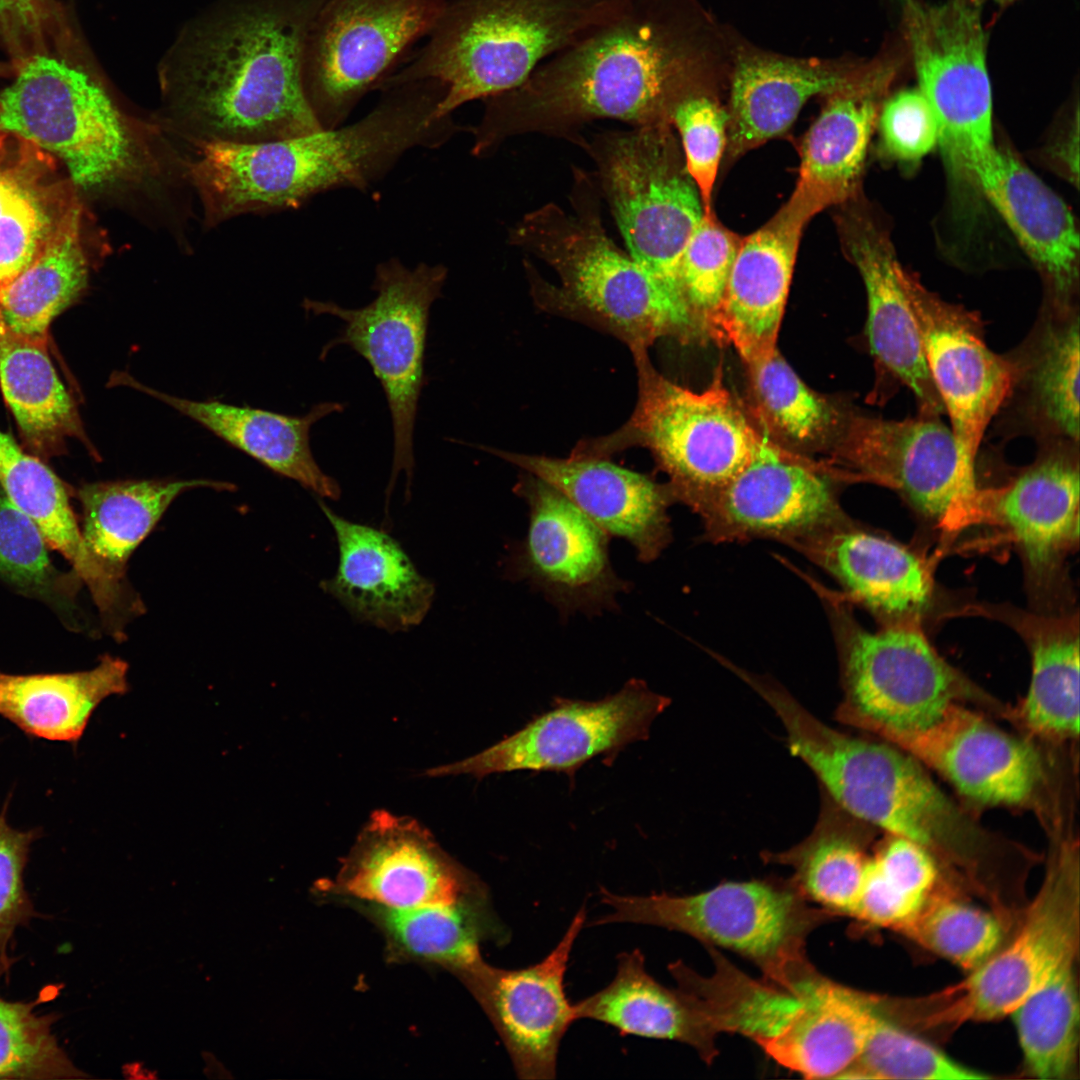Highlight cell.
<instances>
[{
  "mask_svg": "<svg viewBox=\"0 0 1080 1080\" xmlns=\"http://www.w3.org/2000/svg\"><path fill=\"white\" fill-rule=\"evenodd\" d=\"M872 862L885 886L918 909L931 896L939 876L937 860L931 853L890 834Z\"/></svg>",
  "mask_w": 1080,
  "mask_h": 1080,
  "instance_id": "cell-57",
  "label": "cell"
},
{
  "mask_svg": "<svg viewBox=\"0 0 1080 1080\" xmlns=\"http://www.w3.org/2000/svg\"><path fill=\"white\" fill-rule=\"evenodd\" d=\"M878 1014L874 995L817 973L805 984L803 1003L787 1025L757 1044L806 1078H839L863 1051Z\"/></svg>",
  "mask_w": 1080,
  "mask_h": 1080,
  "instance_id": "cell-34",
  "label": "cell"
},
{
  "mask_svg": "<svg viewBox=\"0 0 1080 1080\" xmlns=\"http://www.w3.org/2000/svg\"><path fill=\"white\" fill-rule=\"evenodd\" d=\"M875 735L905 751L980 806L1033 811L1045 830L1072 804L1066 771L1056 751L1011 735L964 704L949 705L939 720L915 731L882 730Z\"/></svg>",
  "mask_w": 1080,
  "mask_h": 1080,
  "instance_id": "cell-14",
  "label": "cell"
},
{
  "mask_svg": "<svg viewBox=\"0 0 1080 1080\" xmlns=\"http://www.w3.org/2000/svg\"><path fill=\"white\" fill-rule=\"evenodd\" d=\"M877 123L882 150L894 160L919 161L938 144L935 114L919 89H905L884 101Z\"/></svg>",
  "mask_w": 1080,
  "mask_h": 1080,
  "instance_id": "cell-55",
  "label": "cell"
},
{
  "mask_svg": "<svg viewBox=\"0 0 1080 1080\" xmlns=\"http://www.w3.org/2000/svg\"><path fill=\"white\" fill-rule=\"evenodd\" d=\"M1034 461L997 488L981 489L983 518L1012 536L1035 585H1047L1079 539V443H1038Z\"/></svg>",
  "mask_w": 1080,
  "mask_h": 1080,
  "instance_id": "cell-23",
  "label": "cell"
},
{
  "mask_svg": "<svg viewBox=\"0 0 1080 1080\" xmlns=\"http://www.w3.org/2000/svg\"><path fill=\"white\" fill-rule=\"evenodd\" d=\"M897 63H869L852 85L829 95L801 147L799 178L781 208L802 225L823 209L852 198L859 185L870 137Z\"/></svg>",
  "mask_w": 1080,
  "mask_h": 1080,
  "instance_id": "cell-26",
  "label": "cell"
},
{
  "mask_svg": "<svg viewBox=\"0 0 1080 1080\" xmlns=\"http://www.w3.org/2000/svg\"><path fill=\"white\" fill-rule=\"evenodd\" d=\"M0 814V963L7 969L10 960L7 947L16 928L34 915L33 905L25 890L23 873L31 843L38 837L35 831H19L10 827Z\"/></svg>",
  "mask_w": 1080,
  "mask_h": 1080,
  "instance_id": "cell-56",
  "label": "cell"
},
{
  "mask_svg": "<svg viewBox=\"0 0 1080 1080\" xmlns=\"http://www.w3.org/2000/svg\"><path fill=\"white\" fill-rule=\"evenodd\" d=\"M319 506L337 541L336 573L320 587L355 619L390 633L419 625L429 612L435 586L421 575L400 543L381 529Z\"/></svg>",
  "mask_w": 1080,
  "mask_h": 1080,
  "instance_id": "cell-28",
  "label": "cell"
},
{
  "mask_svg": "<svg viewBox=\"0 0 1080 1080\" xmlns=\"http://www.w3.org/2000/svg\"><path fill=\"white\" fill-rule=\"evenodd\" d=\"M232 490L228 482L194 480H118L86 484L79 490L85 546L107 578L133 590L127 563L170 504L194 488Z\"/></svg>",
  "mask_w": 1080,
  "mask_h": 1080,
  "instance_id": "cell-39",
  "label": "cell"
},
{
  "mask_svg": "<svg viewBox=\"0 0 1080 1080\" xmlns=\"http://www.w3.org/2000/svg\"><path fill=\"white\" fill-rule=\"evenodd\" d=\"M686 0H625L621 13L541 63L519 86L484 99L472 153L544 133L583 147L577 130L602 118L634 127L671 123L694 92L702 61Z\"/></svg>",
  "mask_w": 1080,
  "mask_h": 1080,
  "instance_id": "cell-2",
  "label": "cell"
},
{
  "mask_svg": "<svg viewBox=\"0 0 1080 1080\" xmlns=\"http://www.w3.org/2000/svg\"><path fill=\"white\" fill-rule=\"evenodd\" d=\"M803 228L780 209L741 239L709 331L731 344L746 364L777 349Z\"/></svg>",
  "mask_w": 1080,
  "mask_h": 1080,
  "instance_id": "cell-31",
  "label": "cell"
},
{
  "mask_svg": "<svg viewBox=\"0 0 1080 1080\" xmlns=\"http://www.w3.org/2000/svg\"><path fill=\"white\" fill-rule=\"evenodd\" d=\"M334 887L388 909L449 904L487 890L416 819L382 809L361 829Z\"/></svg>",
  "mask_w": 1080,
  "mask_h": 1080,
  "instance_id": "cell-22",
  "label": "cell"
},
{
  "mask_svg": "<svg viewBox=\"0 0 1080 1080\" xmlns=\"http://www.w3.org/2000/svg\"><path fill=\"white\" fill-rule=\"evenodd\" d=\"M1073 827L1048 834L1043 882L1016 935L960 982L919 1000L899 1003L919 1028L953 1027L1010 1015L1079 947V848Z\"/></svg>",
  "mask_w": 1080,
  "mask_h": 1080,
  "instance_id": "cell-10",
  "label": "cell"
},
{
  "mask_svg": "<svg viewBox=\"0 0 1080 1080\" xmlns=\"http://www.w3.org/2000/svg\"><path fill=\"white\" fill-rule=\"evenodd\" d=\"M671 125L604 132L583 148L596 164L629 255L684 298L680 258L704 208Z\"/></svg>",
  "mask_w": 1080,
  "mask_h": 1080,
  "instance_id": "cell-13",
  "label": "cell"
},
{
  "mask_svg": "<svg viewBox=\"0 0 1080 1080\" xmlns=\"http://www.w3.org/2000/svg\"><path fill=\"white\" fill-rule=\"evenodd\" d=\"M847 255L864 282L866 337L880 370L907 387L920 414H945L926 362L920 331L898 278L899 262L887 230L863 213L843 223Z\"/></svg>",
  "mask_w": 1080,
  "mask_h": 1080,
  "instance_id": "cell-29",
  "label": "cell"
},
{
  "mask_svg": "<svg viewBox=\"0 0 1080 1080\" xmlns=\"http://www.w3.org/2000/svg\"><path fill=\"white\" fill-rule=\"evenodd\" d=\"M668 698L631 679L613 695L597 701L555 698L552 708L517 732L463 760L428 769V777L529 771L565 772L573 776L584 763L616 755L646 739L653 720L669 705Z\"/></svg>",
  "mask_w": 1080,
  "mask_h": 1080,
  "instance_id": "cell-18",
  "label": "cell"
},
{
  "mask_svg": "<svg viewBox=\"0 0 1080 1080\" xmlns=\"http://www.w3.org/2000/svg\"><path fill=\"white\" fill-rule=\"evenodd\" d=\"M1072 959L1050 977L1010 1014L1024 1064L1040 1079L1071 1078L1077 1063L1079 999Z\"/></svg>",
  "mask_w": 1080,
  "mask_h": 1080,
  "instance_id": "cell-45",
  "label": "cell"
},
{
  "mask_svg": "<svg viewBox=\"0 0 1080 1080\" xmlns=\"http://www.w3.org/2000/svg\"><path fill=\"white\" fill-rule=\"evenodd\" d=\"M987 1077L904 1030L879 1010L863 1051L839 1078L970 1080Z\"/></svg>",
  "mask_w": 1080,
  "mask_h": 1080,
  "instance_id": "cell-47",
  "label": "cell"
},
{
  "mask_svg": "<svg viewBox=\"0 0 1080 1080\" xmlns=\"http://www.w3.org/2000/svg\"><path fill=\"white\" fill-rule=\"evenodd\" d=\"M1000 1H1010V0H1000Z\"/></svg>",
  "mask_w": 1080,
  "mask_h": 1080,
  "instance_id": "cell-60",
  "label": "cell"
},
{
  "mask_svg": "<svg viewBox=\"0 0 1080 1080\" xmlns=\"http://www.w3.org/2000/svg\"><path fill=\"white\" fill-rule=\"evenodd\" d=\"M357 122L310 135L236 145L226 176L236 202L250 213L295 209L337 188L366 190L415 147L439 148L469 128L438 108L446 86L421 79L385 88Z\"/></svg>",
  "mask_w": 1080,
  "mask_h": 1080,
  "instance_id": "cell-4",
  "label": "cell"
},
{
  "mask_svg": "<svg viewBox=\"0 0 1080 1080\" xmlns=\"http://www.w3.org/2000/svg\"><path fill=\"white\" fill-rule=\"evenodd\" d=\"M0 45L15 70L40 55L71 61L94 57L60 0H0Z\"/></svg>",
  "mask_w": 1080,
  "mask_h": 1080,
  "instance_id": "cell-49",
  "label": "cell"
},
{
  "mask_svg": "<svg viewBox=\"0 0 1080 1080\" xmlns=\"http://www.w3.org/2000/svg\"><path fill=\"white\" fill-rule=\"evenodd\" d=\"M899 3L919 90L938 123L953 203L977 202L999 156L980 5L977 0Z\"/></svg>",
  "mask_w": 1080,
  "mask_h": 1080,
  "instance_id": "cell-9",
  "label": "cell"
},
{
  "mask_svg": "<svg viewBox=\"0 0 1080 1080\" xmlns=\"http://www.w3.org/2000/svg\"><path fill=\"white\" fill-rule=\"evenodd\" d=\"M111 384L126 386L167 404L273 472L298 482L319 497L340 498L337 480L326 474L314 458L310 429L320 419L342 412L345 409L342 403L320 402L304 415L291 416L220 401L173 396L151 388L123 371L111 376Z\"/></svg>",
  "mask_w": 1080,
  "mask_h": 1080,
  "instance_id": "cell-32",
  "label": "cell"
},
{
  "mask_svg": "<svg viewBox=\"0 0 1080 1080\" xmlns=\"http://www.w3.org/2000/svg\"><path fill=\"white\" fill-rule=\"evenodd\" d=\"M53 168L43 150L0 132V290L37 257L77 200Z\"/></svg>",
  "mask_w": 1080,
  "mask_h": 1080,
  "instance_id": "cell-36",
  "label": "cell"
},
{
  "mask_svg": "<svg viewBox=\"0 0 1080 1080\" xmlns=\"http://www.w3.org/2000/svg\"><path fill=\"white\" fill-rule=\"evenodd\" d=\"M0 132L56 155L74 184L117 195L143 219L173 220L175 196L190 189L188 155L153 113L120 99L95 57L40 55L17 67L0 91Z\"/></svg>",
  "mask_w": 1080,
  "mask_h": 1080,
  "instance_id": "cell-3",
  "label": "cell"
},
{
  "mask_svg": "<svg viewBox=\"0 0 1080 1080\" xmlns=\"http://www.w3.org/2000/svg\"><path fill=\"white\" fill-rule=\"evenodd\" d=\"M485 449L557 489L610 537L630 543L639 561L655 560L670 542L667 508L674 496L670 487L649 476L604 457L572 453L553 458Z\"/></svg>",
  "mask_w": 1080,
  "mask_h": 1080,
  "instance_id": "cell-25",
  "label": "cell"
},
{
  "mask_svg": "<svg viewBox=\"0 0 1080 1080\" xmlns=\"http://www.w3.org/2000/svg\"><path fill=\"white\" fill-rule=\"evenodd\" d=\"M34 1005L0 996V1079L81 1077L52 1032L55 1017L37 1014Z\"/></svg>",
  "mask_w": 1080,
  "mask_h": 1080,
  "instance_id": "cell-50",
  "label": "cell"
},
{
  "mask_svg": "<svg viewBox=\"0 0 1080 1080\" xmlns=\"http://www.w3.org/2000/svg\"><path fill=\"white\" fill-rule=\"evenodd\" d=\"M81 229L77 199L37 257L0 290V318L15 334L48 346L51 322L86 287Z\"/></svg>",
  "mask_w": 1080,
  "mask_h": 1080,
  "instance_id": "cell-41",
  "label": "cell"
},
{
  "mask_svg": "<svg viewBox=\"0 0 1080 1080\" xmlns=\"http://www.w3.org/2000/svg\"><path fill=\"white\" fill-rule=\"evenodd\" d=\"M591 178L574 169L573 213L548 203L511 230V244L553 268L560 284L543 280L525 263L531 291L544 308L589 320L631 351L695 327L685 299L648 273L607 235Z\"/></svg>",
  "mask_w": 1080,
  "mask_h": 1080,
  "instance_id": "cell-5",
  "label": "cell"
},
{
  "mask_svg": "<svg viewBox=\"0 0 1080 1080\" xmlns=\"http://www.w3.org/2000/svg\"><path fill=\"white\" fill-rule=\"evenodd\" d=\"M747 366L761 407L788 438L813 441L834 422L826 401L806 386L778 349Z\"/></svg>",
  "mask_w": 1080,
  "mask_h": 1080,
  "instance_id": "cell-52",
  "label": "cell"
},
{
  "mask_svg": "<svg viewBox=\"0 0 1080 1080\" xmlns=\"http://www.w3.org/2000/svg\"><path fill=\"white\" fill-rule=\"evenodd\" d=\"M1078 116L1056 131L1043 150L1049 167L1073 184L1078 183Z\"/></svg>",
  "mask_w": 1080,
  "mask_h": 1080,
  "instance_id": "cell-58",
  "label": "cell"
},
{
  "mask_svg": "<svg viewBox=\"0 0 1080 1080\" xmlns=\"http://www.w3.org/2000/svg\"><path fill=\"white\" fill-rule=\"evenodd\" d=\"M900 931L965 970H973L998 948L1002 930L989 912L951 897H930Z\"/></svg>",
  "mask_w": 1080,
  "mask_h": 1080,
  "instance_id": "cell-48",
  "label": "cell"
},
{
  "mask_svg": "<svg viewBox=\"0 0 1080 1080\" xmlns=\"http://www.w3.org/2000/svg\"><path fill=\"white\" fill-rule=\"evenodd\" d=\"M15 72V67L10 61H0V77L14 76Z\"/></svg>",
  "mask_w": 1080,
  "mask_h": 1080,
  "instance_id": "cell-59",
  "label": "cell"
},
{
  "mask_svg": "<svg viewBox=\"0 0 1080 1080\" xmlns=\"http://www.w3.org/2000/svg\"><path fill=\"white\" fill-rule=\"evenodd\" d=\"M325 0H217L158 65L156 120L190 149L322 131L303 89L307 33Z\"/></svg>",
  "mask_w": 1080,
  "mask_h": 1080,
  "instance_id": "cell-1",
  "label": "cell"
},
{
  "mask_svg": "<svg viewBox=\"0 0 1080 1080\" xmlns=\"http://www.w3.org/2000/svg\"><path fill=\"white\" fill-rule=\"evenodd\" d=\"M1079 308L1041 305L1032 329L1003 354L1010 384L996 417L1006 436L1079 443Z\"/></svg>",
  "mask_w": 1080,
  "mask_h": 1080,
  "instance_id": "cell-24",
  "label": "cell"
},
{
  "mask_svg": "<svg viewBox=\"0 0 1080 1080\" xmlns=\"http://www.w3.org/2000/svg\"><path fill=\"white\" fill-rule=\"evenodd\" d=\"M515 491L528 505L527 534L510 559L512 577L528 581L564 614L616 610L630 583L615 573L610 536L573 502L525 473Z\"/></svg>",
  "mask_w": 1080,
  "mask_h": 1080,
  "instance_id": "cell-19",
  "label": "cell"
},
{
  "mask_svg": "<svg viewBox=\"0 0 1080 1080\" xmlns=\"http://www.w3.org/2000/svg\"><path fill=\"white\" fill-rule=\"evenodd\" d=\"M741 238L704 212L680 258L679 282L695 324L710 329Z\"/></svg>",
  "mask_w": 1080,
  "mask_h": 1080,
  "instance_id": "cell-51",
  "label": "cell"
},
{
  "mask_svg": "<svg viewBox=\"0 0 1080 1080\" xmlns=\"http://www.w3.org/2000/svg\"><path fill=\"white\" fill-rule=\"evenodd\" d=\"M721 536H810L839 518L829 482L785 457L765 435L745 466L706 499Z\"/></svg>",
  "mask_w": 1080,
  "mask_h": 1080,
  "instance_id": "cell-27",
  "label": "cell"
},
{
  "mask_svg": "<svg viewBox=\"0 0 1080 1080\" xmlns=\"http://www.w3.org/2000/svg\"><path fill=\"white\" fill-rule=\"evenodd\" d=\"M981 190L1038 271L1042 305L1079 308V236L1066 203L1007 145Z\"/></svg>",
  "mask_w": 1080,
  "mask_h": 1080,
  "instance_id": "cell-30",
  "label": "cell"
},
{
  "mask_svg": "<svg viewBox=\"0 0 1080 1080\" xmlns=\"http://www.w3.org/2000/svg\"><path fill=\"white\" fill-rule=\"evenodd\" d=\"M711 954L715 972L701 977L681 961L669 965L680 988L702 1002L719 1032H735L756 1043L780 1032L803 1003V990L787 991L767 980L758 982L743 974L714 946L704 945Z\"/></svg>",
  "mask_w": 1080,
  "mask_h": 1080,
  "instance_id": "cell-44",
  "label": "cell"
},
{
  "mask_svg": "<svg viewBox=\"0 0 1080 1080\" xmlns=\"http://www.w3.org/2000/svg\"><path fill=\"white\" fill-rule=\"evenodd\" d=\"M839 453L870 480L898 492L918 512L948 530L982 520L975 467L963 457L941 416L901 420L850 415Z\"/></svg>",
  "mask_w": 1080,
  "mask_h": 1080,
  "instance_id": "cell-17",
  "label": "cell"
},
{
  "mask_svg": "<svg viewBox=\"0 0 1080 1080\" xmlns=\"http://www.w3.org/2000/svg\"><path fill=\"white\" fill-rule=\"evenodd\" d=\"M48 346L12 332L0 318V386L21 433L43 454L67 437H83L74 401L48 355Z\"/></svg>",
  "mask_w": 1080,
  "mask_h": 1080,
  "instance_id": "cell-43",
  "label": "cell"
},
{
  "mask_svg": "<svg viewBox=\"0 0 1080 1080\" xmlns=\"http://www.w3.org/2000/svg\"><path fill=\"white\" fill-rule=\"evenodd\" d=\"M817 561L865 607L900 621L927 608L932 594L922 561L903 546L853 529L818 534Z\"/></svg>",
  "mask_w": 1080,
  "mask_h": 1080,
  "instance_id": "cell-38",
  "label": "cell"
},
{
  "mask_svg": "<svg viewBox=\"0 0 1080 1080\" xmlns=\"http://www.w3.org/2000/svg\"><path fill=\"white\" fill-rule=\"evenodd\" d=\"M585 921L583 905L558 944L538 963L509 970L483 960L462 976L494 1025L520 1079L556 1077L561 1041L577 1020L564 977Z\"/></svg>",
  "mask_w": 1080,
  "mask_h": 1080,
  "instance_id": "cell-21",
  "label": "cell"
},
{
  "mask_svg": "<svg viewBox=\"0 0 1080 1080\" xmlns=\"http://www.w3.org/2000/svg\"><path fill=\"white\" fill-rule=\"evenodd\" d=\"M632 354L639 388L632 416L617 432L574 451L607 458L624 447L644 446L670 476L674 498L697 507L745 466L761 434L737 406L720 371L707 388L692 391L660 375L647 349Z\"/></svg>",
  "mask_w": 1080,
  "mask_h": 1080,
  "instance_id": "cell-11",
  "label": "cell"
},
{
  "mask_svg": "<svg viewBox=\"0 0 1080 1080\" xmlns=\"http://www.w3.org/2000/svg\"><path fill=\"white\" fill-rule=\"evenodd\" d=\"M868 64L741 52L733 72L728 112L730 153L736 156L783 134L808 99L852 85Z\"/></svg>",
  "mask_w": 1080,
  "mask_h": 1080,
  "instance_id": "cell-33",
  "label": "cell"
},
{
  "mask_svg": "<svg viewBox=\"0 0 1080 1080\" xmlns=\"http://www.w3.org/2000/svg\"><path fill=\"white\" fill-rule=\"evenodd\" d=\"M128 664L104 655L87 671L11 675L0 672V715L26 734L77 742L96 707L128 690Z\"/></svg>",
  "mask_w": 1080,
  "mask_h": 1080,
  "instance_id": "cell-40",
  "label": "cell"
},
{
  "mask_svg": "<svg viewBox=\"0 0 1080 1080\" xmlns=\"http://www.w3.org/2000/svg\"><path fill=\"white\" fill-rule=\"evenodd\" d=\"M774 858L794 868V882L808 900L833 915H852L870 859L856 833L823 828L799 847Z\"/></svg>",
  "mask_w": 1080,
  "mask_h": 1080,
  "instance_id": "cell-46",
  "label": "cell"
},
{
  "mask_svg": "<svg viewBox=\"0 0 1080 1080\" xmlns=\"http://www.w3.org/2000/svg\"><path fill=\"white\" fill-rule=\"evenodd\" d=\"M447 275L442 264L420 263L410 269L398 258H390L376 266L372 289L377 294L369 304L348 309L332 301L309 298L302 304L313 315L334 316L344 323L338 335L324 345L320 358L323 360L337 346H348L368 362L382 386L393 432L387 497L401 472L407 479L406 495L410 489L429 313L442 295Z\"/></svg>",
  "mask_w": 1080,
  "mask_h": 1080,
  "instance_id": "cell-12",
  "label": "cell"
},
{
  "mask_svg": "<svg viewBox=\"0 0 1080 1080\" xmlns=\"http://www.w3.org/2000/svg\"><path fill=\"white\" fill-rule=\"evenodd\" d=\"M573 1005L577 1020L601 1022L621 1035L682 1042L707 1063L718 1053L715 1037L720 1032L700 999L655 980L638 949L619 954L612 981Z\"/></svg>",
  "mask_w": 1080,
  "mask_h": 1080,
  "instance_id": "cell-35",
  "label": "cell"
},
{
  "mask_svg": "<svg viewBox=\"0 0 1080 1080\" xmlns=\"http://www.w3.org/2000/svg\"><path fill=\"white\" fill-rule=\"evenodd\" d=\"M816 774L850 815L974 876L1030 856L1019 843L984 827L935 784L919 761L886 741L836 733L819 752Z\"/></svg>",
  "mask_w": 1080,
  "mask_h": 1080,
  "instance_id": "cell-7",
  "label": "cell"
},
{
  "mask_svg": "<svg viewBox=\"0 0 1080 1080\" xmlns=\"http://www.w3.org/2000/svg\"><path fill=\"white\" fill-rule=\"evenodd\" d=\"M0 576L38 595L50 594L58 577L36 525L0 489ZM56 588V587H55Z\"/></svg>",
  "mask_w": 1080,
  "mask_h": 1080,
  "instance_id": "cell-54",
  "label": "cell"
},
{
  "mask_svg": "<svg viewBox=\"0 0 1080 1080\" xmlns=\"http://www.w3.org/2000/svg\"><path fill=\"white\" fill-rule=\"evenodd\" d=\"M610 908L588 925L633 923L688 934L704 945L730 949L755 963L765 980L795 993L816 970L806 939L833 914L814 907L795 882H729L694 895H619L600 889Z\"/></svg>",
  "mask_w": 1080,
  "mask_h": 1080,
  "instance_id": "cell-8",
  "label": "cell"
},
{
  "mask_svg": "<svg viewBox=\"0 0 1080 1080\" xmlns=\"http://www.w3.org/2000/svg\"><path fill=\"white\" fill-rule=\"evenodd\" d=\"M843 675L841 719L873 734L927 728L953 703H972L1000 717L1008 707L947 663L919 629L904 622L875 632L854 628L844 645Z\"/></svg>",
  "mask_w": 1080,
  "mask_h": 1080,
  "instance_id": "cell-16",
  "label": "cell"
},
{
  "mask_svg": "<svg viewBox=\"0 0 1080 1080\" xmlns=\"http://www.w3.org/2000/svg\"><path fill=\"white\" fill-rule=\"evenodd\" d=\"M1032 673L1026 695L1004 716L1040 745L1062 747L1079 736V633L1071 617L1024 616Z\"/></svg>",
  "mask_w": 1080,
  "mask_h": 1080,
  "instance_id": "cell-37",
  "label": "cell"
},
{
  "mask_svg": "<svg viewBox=\"0 0 1080 1080\" xmlns=\"http://www.w3.org/2000/svg\"><path fill=\"white\" fill-rule=\"evenodd\" d=\"M897 273L950 428L964 459L975 467L984 434L1008 394V363L987 346L975 312L928 290L901 264Z\"/></svg>",
  "mask_w": 1080,
  "mask_h": 1080,
  "instance_id": "cell-20",
  "label": "cell"
},
{
  "mask_svg": "<svg viewBox=\"0 0 1080 1080\" xmlns=\"http://www.w3.org/2000/svg\"><path fill=\"white\" fill-rule=\"evenodd\" d=\"M371 912L399 953L448 967L461 977L483 961L484 941L507 937L487 890L449 904L409 909L371 905Z\"/></svg>",
  "mask_w": 1080,
  "mask_h": 1080,
  "instance_id": "cell-42",
  "label": "cell"
},
{
  "mask_svg": "<svg viewBox=\"0 0 1080 1080\" xmlns=\"http://www.w3.org/2000/svg\"><path fill=\"white\" fill-rule=\"evenodd\" d=\"M447 0H325L307 33L302 83L323 130L338 128L358 102L427 38Z\"/></svg>",
  "mask_w": 1080,
  "mask_h": 1080,
  "instance_id": "cell-15",
  "label": "cell"
},
{
  "mask_svg": "<svg viewBox=\"0 0 1080 1080\" xmlns=\"http://www.w3.org/2000/svg\"><path fill=\"white\" fill-rule=\"evenodd\" d=\"M670 122L681 137L685 167L699 191L704 212H710L727 140L728 114L713 99L695 91L675 104Z\"/></svg>",
  "mask_w": 1080,
  "mask_h": 1080,
  "instance_id": "cell-53",
  "label": "cell"
},
{
  "mask_svg": "<svg viewBox=\"0 0 1080 1080\" xmlns=\"http://www.w3.org/2000/svg\"><path fill=\"white\" fill-rule=\"evenodd\" d=\"M625 0H447L424 46L379 90L436 79L440 116L523 83L545 60L615 19Z\"/></svg>",
  "mask_w": 1080,
  "mask_h": 1080,
  "instance_id": "cell-6",
  "label": "cell"
}]
</instances>
